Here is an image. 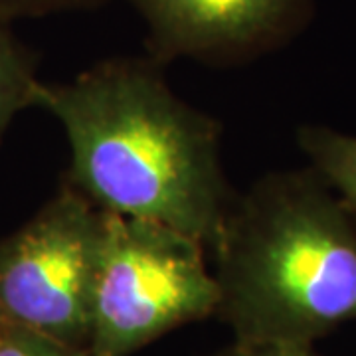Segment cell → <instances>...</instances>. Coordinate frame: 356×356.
Here are the masks:
<instances>
[{
    "mask_svg": "<svg viewBox=\"0 0 356 356\" xmlns=\"http://www.w3.org/2000/svg\"><path fill=\"white\" fill-rule=\"evenodd\" d=\"M0 356H89L88 348L56 341L48 334L6 323L0 332Z\"/></svg>",
    "mask_w": 356,
    "mask_h": 356,
    "instance_id": "cell-8",
    "label": "cell"
},
{
    "mask_svg": "<svg viewBox=\"0 0 356 356\" xmlns=\"http://www.w3.org/2000/svg\"><path fill=\"white\" fill-rule=\"evenodd\" d=\"M214 356H321L315 348L301 346H257V344L229 343Z\"/></svg>",
    "mask_w": 356,
    "mask_h": 356,
    "instance_id": "cell-10",
    "label": "cell"
},
{
    "mask_svg": "<svg viewBox=\"0 0 356 356\" xmlns=\"http://www.w3.org/2000/svg\"><path fill=\"white\" fill-rule=\"evenodd\" d=\"M6 323H8V321H6V318H4V315L0 313V332H2V329L6 327Z\"/></svg>",
    "mask_w": 356,
    "mask_h": 356,
    "instance_id": "cell-11",
    "label": "cell"
},
{
    "mask_svg": "<svg viewBox=\"0 0 356 356\" xmlns=\"http://www.w3.org/2000/svg\"><path fill=\"white\" fill-rule=\"evenodd\" d=\"M154 58H113L65 83L40 81L32 107L64 127L65 184L107 214L145 218L210 250L236 192L222 127L180 99Z\"/></svg>",
    "mask_w": 356,
    "mask_h": 356,
    "instance_id": "cell-1",
    "label": "cell"
},
{
    "mask_svg": "<svg viewBox=\"0 0 356 356\" xmlns=\"http://www.w3.org/2000/svg\"><path fill=\"white\" fill-rule=\"evenodd\" d=\"M206 252L200 240L170 226L107 214L89 356H131L178 327L216 317L218 285Z\"/></svg>",
    "mask_w": 356,
    "mask_h": 356,
    "instance_id": "cell-3",
    "label": "cell"
},
{
    "mask_svg": "<svg viewBox=\"0 0 356 356\" xmlns=\"http://www.w3.org/2000/svg\"><path fill=\"white\" fill-rule=\"evenodd\" d=\"M151 58L234 64L273 50L309 22L313 0H131Z\"/></svg>",
    "mask_w": 356,
    "mask_h": 356,
    "instance_id": "cell-5",
    "label": "cell"
},
{
    "mask_svg": "<svg viewBox=\"0 0 356 356\" xmlns=\"http://www.w3.org/2000/svg\"><path fill=\"white\" fill-rule=\"evenodd\" d=\"M102 0H0V20L10 16H36L62 8L91 6Z\"/></svg>",
    "mask_w": 356,
    "mask_h": 356,
    "instance_id": "cell-9",
    "label": "cell"
},
{
    "mask_svg": "<svg viewBox=\"0 0 356 356\" xmlns=\"http://www.w3.org/2000/svg\"><path fill=\"white\" fill-rule=\"evenodd\" d=\"M299 149L321 177L356 210V137L323 125L297 131Z\"/></svg>",
    "mask_w": 356,
    "mask_h": 356,
    "instance_id": "cell-6",
    "label": "cell"
},
{
    "mask_svg": "<svg viewBox=\"0 0 356 356\" xmlns=\"http://www.w3.org/2000/svg\"><path fill=\"white\" fill-rule=\"evenodd\" d=\"M38 83L34 58L0 20V145L14 117L32 107Z\"/></svg>",
    "mask_w": 356,
    "mask_h": 356,
    "instance_id": "cell-7",
    "label": "cell"
},
{
    "mask_svg": "<svg viewBox=\"0 0 356 356\" xmlns=\"http://www.w3.org/2000/svg\"><path fill=\"white\" fill-rule=\"evenodd\" d=\"M210 252L232 343L315 348L356 321V210L313 166L236 194Z\"/></svg>",
    "mask_w": 356,
    "mask_h": 356,
    "instance_id": "cell-2",
    "label": "cell"
},
{
    "mask_svg": "<svg viewBox=\"0 0 356 356\" xmlns=\"http://www.w3.org/2000/svg\"><path fill=\"white\" fill-rule=\"evenodd\" d=\"M105 216L64 182L0 240V313L8 323L88 348Z\"/></svg>",
    "mask_w": 356,
    "mask_h": 356,
    "instance_id": "cell-4",
    "label": "cell"
}]
</instances>
